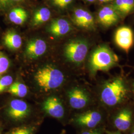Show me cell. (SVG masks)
Wrapping results in <instances>:
<instances>
[{
    "label": "cell",
    "instance_id": "obj_15",
    "mask_svg": "<svg viewBox=\"0 0 134 134\" xmlns=\"http://www.w3.org/2000/svg\"><path fill=\"white\" fill-rule=\"evenodd\" d=\"M3 42L5 47L12 50L19 49L22 45L21 36L14 30L6 32L3 37Z\"/></svg>",
    "mask_w": 134,
    "mask_h": 134
},
{
    "label": "cell",
    "instance_id": "obj_2",
    "mask_svg": "<svg viewBox=\"0 0 134 134\" xmlns=\"http://www.w3.org/2000/svg\"><path fill=\"white\" fill-rule=\"evenodd\" d=\"M34 79L41 88L48 91L61 86L64 81V76L55 67L47 65L39 69L34 75Z\"/></svg>",
    "mask_w": 134,
    "mask_h": 134
},
{
    "label": "cell",
    "instance_id": "obj_14",
    "mask_svg": "<svg viewBox=\"0 0 134 134\" xmlns=\"http://www.w3.org/2000/svg\"><path fill=\"white\" fill-rule=\"evenodd\" d=\"M48 30L53 35L61 36L67 34L71 31V25L66 19H59L53 20Z\"/></svg>",
    "mask_w": 134,
    "mask_h": 134
},
{
    "label": "cell",
    "instance_id": "obj_21",
    "mask_svg": "<svg viewBox=\"0 0 134 134\" xmlns=\"http://www.w3.org/2000/svg\"><path fill=\"white\" fill-rule=\"evenodd\" d=\"M13 79L10 76H5L0 77V93L3 92L7 88H9L13 83Z\"/></svg>",
    "mask_w": 134,
    "mask_h": 134
},
{
    "label": "cell",
    "instance_id": "obj_16",
    "mask_svg": "<svg viewBox=\"0 0 134 134\" xmlns=\"http://www.w3.org/2000/svg\"><path fill=\"white\" fill-rule=\"evenodd\" d=\"M28 14L23 8L19 6L12 9L8 12V18L12 23L21 25L26 20Z\"/></svg>",
    "mask_w": 134,
    "mask_h": 134
},
{
    "label": "cell",
    "instance_id": "obj_13",
    "mask_svg": "<svg viewBox=\"0 0 134 134\" xmlns=\"http://www.w3.org/2000/svg\"><path fill=\"white\" fill-rule=\"evenodd\" d=\"M117 10L112 6H105L101 9L98 14V19L101 24L106 27L116 24L119 20Z\"/></svg>",
    "mask_w": 134,
    "mask_h": 134
},
{
    "label": "cell",
    "instance_id": "obj_25",
    "mask_svg": "<svg viewBox=\"0 0 134 134\" xmlns=\"http://www.w3.org/2000/svg\"><path fill=\"white\" fill-rule=\"evenodd\" d=\"M124 4L127 14L133 9L134 7V0H122Z\"/></svg>",
    "mask_w": 134,
    "mask_h": 134
},
{
    "label": "cell",
    "instance_id": "obj_5",
    "mask_svg": "<svg viewBox=\"0 0 134 134\" xmlns=\"http://www.w3.org/2000/svg\"><path fill=\"white\" fill-rule=\"evenodd\" d=\"M102 114L97 110H90L77 115L74 119L76 124L88 129H94L102 122Z\"/></svg>",
    "mask_w": 134,
    "mask_h": 134
},
{
    "label": "cell",
    "instance_id": "obj_26",
    "mask_svg": "<svg viewBox=\"0 0 134 134\" xmlns=\"http://www.w3.org/2000/svg\"><path fill=\"white\" fill-rule=\"evenodd\" d=\"M81 134H103L102 131L98 129H91L90 130H86L82 132Z\"/></svg>",
    "mask_w": 134,
    "mask_h": 134
},
{
    "label": "cell",
    "instance_id": "obj_20",
    "mask_svg": "<svg viewBox=\"0 0 134 134\" xmlns=\"http://www.w3.org/2000/svg\"><path fill=\"white\" fill-rule=\"evenodd\" d=\"M10 65V60L8 57L0 51V77L7 72Z\"/></svg>",
    "mask_w": 134,
    "mask_h": 134
},
{
    "label": "cell",
    "instance_id": "obj_10",
    "mask_svg": "<svg viewBox=\"0 0 134 134\" xmlns=\"http://www.w3.org/2000/svg\"><path fill=\"white\" fill-rule=\"evenodd\" d=\"M42 108L47 114L54 118L61 119L64 116V106L60 100L56 96H50L44 101Z\"/></svg>",
    "mask_w": 134,
    "mask_h": 134
},
{
    "label": "cell",
    "instance_id": "obj_29",
    "mask_svg": "<svg viewBox=\"0 0 134 134\" xmlns=\"http://www.w3.org/2000/svg\"><path fill=\"white\" fill-rule=\"evenodd\" d=\"M86 1H87V2H93L96 0H86Z\"/></svg>",
    "mask_w": 134,
    "mask_h": 134
},
{
    "label": "cell",
    "instance_id": "obj_19",
    "mask_svg": "<svg viewBox=\"0 0 134 134\" xmlns=\"http://www.w3.org/2000/svg\"><path fill=\"white\" fill-rule=\"evenodd\" d=\"M27 2V0H0V12H8L16 7L20 6Z\"/></svg>",
    "mask_w": 134,
    "mask_h": 134
},
{
    "label": "cell",
    "instance_id": "obj_30",
    "mask_svg": "<svg viewBox=\"0 0 134 134\" xmlns=\"http://www.w3.org/2000/svg\"><path fill=\"white\" fill-rule=\"evenodd\" d=\"M130 134H134V129L131 132V133Z\"/></svg>",
    "mask_w": 134,
    "mask_h": 134
},
{
    "label": "cell",
    "instance_id": "obj_23",
    "mask_svg": "<svg viewBox=\"0 0 134 134\" xmlns=\"http://www.w3.org/2000/svg\"><path fill=\"white\" fill-rule=\"evenodd\" d=\"M10 134H33V129L27 127H18L13 130Z\"/></svg>",
    "mask_w": 134,
    "mask_h": 134
},
{
    "label": "cell",
    "instance_id": "obj_31",
    "mask_svg": "<svg viewBox=\"0 0 134 134\" xmlns=\"http://www.w3.org/2000/svg\"><path fill=\"white\" fill-rule=\"evenodd\" d=\"M61 134H65V132H64V131H63V132H62V133Z\"/></svg>",
    "mask_w": 134,
    "mask_h": 134
},
{
    "label": "cell",
    "instance_id": "obj_11",
    "mask_svg": "<svg viewBox=\"0 0 134 134\" xmlns=\"http://www.w3.org/2000/svg\"><path fill=\"white\" fill-rule=\"evenodd\" d=\"M47 50V44L42 39H34L27 43L25 54L26 57L34 59L42 56Z\"/></svg>",
    "mask_w": 134,
    "mask_h": 134
},
{
    "label": "cell",
    "instance_id": "obj_7",
    "mask_svg": "<svg viewBox=\"0 0 134 134\" xmlns=\"http://www.w3.org/2000/svg\"><path fill=\"white\" fill-rule=\"evenodd\" d=\"M68 96L70 105L75 109L85 108L90 102V98L87 92L80 87L72 88L69 91Z\"/></svg>",
    "mask_w": 134,
    "mask_h": 134
},
{
    "label": "cell",
    "instance_id": "obj_24",
    "mask_svg": "<svg viewBox=\"0 0 134 134\" xmlns=\"http://www.w3.org/2000/svg\"><path fill=\"white\" fill-rule=\"evenodd\" d=\"M113 7L117 12H119L120 13L127 14L126 9L122 0H116Z\"/></svg>",
    "mask_w": 134,
    "mask_h": 134
},
{
    "label": "cell",
    "instance_id": "obj_3",
    "mask_svg": "<svg viewBox=\"0 0 134 134\" xmlns=\"http://www.w3.org/2000/svg\"><path fill=\"white\" fill-rule=\"evenodd\" d=\"M118 61V56L107 46H100L91 55L90 65L91 71H107Z\"/></svg>",
    "mask_w": 134,
    "mask_h": 134
},
{
    "label": "cell",
    "instance_id": "obj_12",
    "mask_svg": "<svg viewBox=\"0 0 134 134\" xmlns=\"http://www.w3.org/2000/svg\"><path fill=\"white\" fill-rule=\"evenodd\" d=\"M73 20L77 26L85 29H91L94 27V21L92 14L83 9L79 8L75 10Z\"/></svg>",
    "mask_w": 134,
    "mask_h": 134
},
{
    "label": "cell",
    "instance_id": "obj_1",
    "mask_svg": "<svg viewBox=\"0 0 134 134\" xmlns=\"http://www.w3.org/2000/svg\"><path fill=\"white\" fill-rule=\"evenodd\" d=\"M128 95V89L122 79L117 77L106 82L100 92L102 103L107 107L122 104Z\"/></svg>",
    "mask_w": 134,
    "mask_h": 134
},
{
    "label": "cell",
    "instance_id": "obj_28",
    "mask_svg": "<svg viewBox=\"0 0 134 134\" xmlns=\"http://www.w3.org/2000/svg\"><path fill=\"white\" fill-rule=\"evenodd\" d=\"M100 2L102 3H106V2H109V1H111L112 0H99Z\"/></svg>",
    "mask_w": 134,
    "mask_h": 134
},
{
    "label": "cell",
    "instance_id": "obj_17",
    "mask_svg": "<svg viewBox=\"0 0 134 134\" xmlns=\"http://www.w3.org/2000/svg\"><path fill=\"white\" fill-rule=\"evenodd\" d=\"M51 15L50 10L46 7H42L36 10L34 13L32 24L34 26H38L47 21Z\"/></svg>",
    "mask_w": 134,
    "mask_h": 134
},
{
    "label": "cell",
    "instance_id": "obj_8",
    "mask_svg": "<svg viewBox=\"0 0 134 134\" xmlns=\"http://www.w3.org/2000/svg\"><path fill=\"white\" fill-rule=\"evenodd\" d=\"M114 40L117 46L128 52L134 44V34L132 30L127 26L119 27L115 32Z\"/></svg>",
    "mask_w": 134,
    "mask_h": 134
},
{
    "label": "cell",
    "instance_id": "obj_18",
    "mask_svg": "<svg viewBox=\"0 0 134 134\" xmlns=\"http://www.w3.org/2000/svg\"><path fill=\"white\" fill-rule=\"evenodd\" d=\"M7 91L12 95L19 97H24L26 96L28 89L26 85L19 82L13 83L8 88Z\"/></svg>",
    "mask_w": 134,
    "mask_h": 134
},
{
    "label": "cell",
    "instance_id": "obj_6",
    "mask_svg": "<svg viewBox=\"0 0 134 134\" xmlns=\"http://www.w3.org/2000/svg\"><path fill=\"white\" fill-rule=\"evenodd\" d=\"M29 112L30 109L27 103L20 99L11 101L7 110L9 117L15 121L24 120L29 116Z\"/></svg>",
    "mask_w": 134,
    "mask_h": 134
},
{
    "label": "cell",
    "instance_id": "obj_9",
    "mask_svg": "<svg viewBox=\"0 0 134 134\" xmlns=\"http://www.w3.org/2000/svg\"><path fill=\"white\" fill-rule=\"evenodd\" d=\"M129 108H123L116 114L113 119V124L115 128L119 131L126 132L131 128L133 115Z\"/></svg>",
    "mask_w": 134,
    "mask_h": 134
},
{
    "label": "cell",
    "instance_id": "obj_27",
    "mask_svg": "<svg viewBox=\"0 0 134 134\" xmlns=\"http://www.w3.org/2000/svg\"><path fill=\"white\" fill-rule=\"evenodd\" d=\"M107 134H121L119 132H107Z\"/></svg>",
    "mask_w": 134,
    "mask_h": 134
},
{
    "label": "cell",
    "instance_id": "obj_22",
    "mask_svg": "<svg viewBox=\"0 0 134 134\" xmlns=\"http://www.w3.org/2000/svg\"><path fill=\"white\" fill-rule=\"evenodd\" d=\"M73 0H50L51 5L59 9H64L70 5Z\"/></svg>",
    "mask_w": 134,
    "mask_h": 134
},
{
    "label": "cell",
    "instance_id": "obj_4",
    "mask_svg": "<svg viewBox=\"0 0 134 134\" xmlns=\"http://www.w3.org/2000/svg\"><path fill=\"white\" fill-rule=\"evenodd\" d=\"M88 49V44L86 41L75 40L67 44L65 48L64 54L68 60L79 64L85 59Z\"/></svg>",
    "mask_w": 134,
    "mask_h": 134
}]
</instances>
